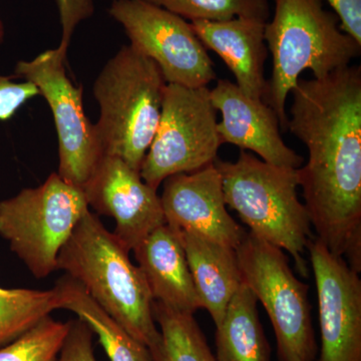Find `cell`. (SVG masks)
Instances as JSON below:
<instances>
[{"label":"cell","instance_id":"6da1fadb","mask_svg":"<svg viewBox=\"0 0 361 361\" xmlns=\"http://www.w3.org/2000/svg\"><path fill=\"white\" fill-rule=\"evenodd\" d=\"M287 130L308 152L298 173L316 238L361 272V68L299 80Z\"/></svg>","mask_w":361,"mask_h":361},{"label":"cell","instance_id":"7a4b0ae2","mask_svg":"<svg viewBox=\"0 0 361 361\" xmlns=\"http://www.w3.org/2000/svg\"><path fill=\"white\" fill-rule=\"evenodd\" d=\"M129 253L89 210L59 251L56 266L82 285L130 336L153 350L161 341L153 297Z\"/></svg>","mask_w":361,"mask_h":361},{"label":"cell","instance_id":"3957f363","mask_svg":"<svg viewBox=\"0 0 361 361\" xmlns=\"http://www.w3.org/2000/svg\"><path fill=\"white\" fill-rule=\"evenodd\" d=\"M274 13L265 23V42L272 56V75L263 101L274 110L287 130V97L304 71L326 77L350 66L361 44L341 28L337 16L324 8V0H273Z\"/></svg>","mask_w":361,"mask_h":361},{"label":"cell","instance_id":"277c9868","mask_svg":"<svg viewBox=\"0 0 361 361\" xmlns=\"http://www.w3.org/2000/svg\"><path fill=\"white\" fill-rule=\"evenodd\" d=\"M166 85L155 61L130 44L109 59L94 85L99 106L94 126L104 156L140 172L158 129Z\"/></svg>","mask_w":361,"mask_h":361},{"label":"cell","instance_id":"5b68a950","mask_svg":"<svg viewBox=\"0 0 361 361\" xmlns=\"http://www.w3.org/2000/svg\"><path fill=\"white\" fill-rule=\"evenodd\" d=\"M222 178L226 205L238 213L252 234L288 252L302 276L311 234L310 215L299 200L297 169L278 167L241 149L235 161H214Z\"/></svg>","mask_w":361,"mask_h":361},{"label":"cell","instance_id":"8992f818","mask_svg":"<svg viewBox=\"0 0 361 361\" xmlns=\"http://www.w3.org/2000/svg\"><path fill=\"white\" fill-rule=\"evenodd\" d=\"M84 190L52 173L37 188L0 202V236L35 278L58 270L59 251L87 211Z\"/></svg>","mask_w":361,"mask_h":361},{"label":"cell","instance_id":"52a82bcc","mask_svg":"<svg viewBox=\"0 0 361 361\" xmlns=\"http://www.w3.org/2000/svg\"><path fill=\"white\" fill-rule=\"evenodd\" d=\"M243 283L272 323L279 361H315L308 286L297 279L282 249L245 233L235 248Z\"/></svg>","mask_w":361,"mask_h":361},{"label":"cell","instance_id":"ba28073f","mask_svg":"<svg viewBox=\"0 0 361 361\" xmlns=\"http://www.w3.org/2000/svg\"><path fill=\"white\" fill-rule=\"evenodd\" d=\"M208 87L167 84L160 122L140 174L154 189L171 176L193 173L217 160L222 146Z\"/></svg>","mask_w":361,"mask_h":361},{"label":"cell","instance_id":"9c48e42d","mask_svg":"<svg viewBox=\"0 0 361 361\" xmlns=\"http://www.w3.org/2000/svg\"><path fill=\"white\" fill-rule=\"evenodd\" d=\"M66 54L59 47L47 49L32 61H18L14 73L35 85L51 108L59 140L58 174L84 190L104 154L96 126L85 113L84 90L66 75Z\"/></svg>","mask_w":361,"mask_h":361},{"label":"cell","instance_id":"30bf717a","mask_svg":"<svg viewBox=\"0 0 361 361\" xmlns=\"http://www.w3.org/2000/svg\"><path fill=\"white\" fill-rule=\"evenodd\" d=\"M109 13L167 84L200 87L216 80L213 61L190 21L144 0H114Z\"/></svg>","mask_w":361,"mask_h":361},{"label":"cell","instance_id":"8fae6325","mask_svg":"<svg viewBox=\"0 0 361 361\" xmlns=\"http://www.w3.org/2000/svg\"><path fill=\"white\" fill-rule=\"evenodd\" d=\"M319 311L322 348L318 361H361V280L345 259L317 238L310 240Z\"/></svg>","mask_w":361,"mask_h":361},{"label":"cell","instance_id":"7c38bea8","mask_svg":"<svg viewBox=\"0 0 361 361\" xmlns=\"http://www.w3.org/2000/svg\"><path fill=\"white\" fill-rule=\"evenodd\" d=\"M89 207L116 221L114 234L127 251L167 224L161 197L139 171L116 157L104 156L84 188Z\"/></svg>","mask_w":361,"mask_h":361},{"label":"cell","instance_id":"4fadbf2b","mask_svg":"<svg viewBox=\"0 0 361 361\" xmlns=\"http://www.w3.org/2000/svg\"><path fill=\"white\" fill-rule=\"evenodd\" d=\"M163 183L161 202L170 227L231 248L239 245L246 232L226 208L222 178L215 163L196 172L171 176Z\"/></svg>","mask_w":361,"mask_h":361},{"label":"cell","instance_id":"5bb4252c","mask_svg":"<svg viewBox=\"0 0 361 361\" xmlns=\"http://www.w3.org/2000/svg\"><path fill=\"white\" fill-rule=\"evenodd\" d=\"M210 97L222 115L217 126L222 144L253 152L278 167L299 169L303 165V157L285 144L276 114L264 101L247 96L229 80H218L210 90Z\"/></svg>","mask_w":361,"mask_h":361},{"label":"cell","instance_id":"9a60e30c","mask_svg":"<svg viewBox=\"0 0 361 361\" xmlns=\"http://www.w3.org/2000/svg\"><path fill=\"white\" fill-rule=\"evenodd\" d=\"M265 23L244 18L191 23L207 51L211 49L223 59L239 89L252 99L262 101L267 92L265 63L269 54Z\"/></svg>","mask_w":361,"mask_h":361},{"label":"cell","instance_id":"2e32d148","mask_svg":"<svg viewBox=\"0 0 361 361\" xmlns=\"http://www.w3.org/2000/svg\"><path fill=\"white\" fill-rule=\"evenodd\" d=\"M133 252L154 301L189 314L200 310L186 254L175 229L160 226Z\"/></svg>","mask_w":361,"mask_h":361},{"label":"cell","instance_id":"e0dca14e","mask_svg":"<svg viewBox=\"0 0 361 361\" xmlns=\"http://www.w3.org/2000/svg\"><path fill=\"white\" fill-rule=\"evenodd\" d=\"M176 232L186 254L201 308L208 311L218 326L228 304L243 283L236 252L194 233Z\"/></svg>","mask_w":361,"mask_h":361},{"label":"cell","instance_id":"ac0fdd59","mask_svg":"<svg viewBox=\"0 0 361 361\" xmlns=\"http://www.w3.org/2000/svg\"><path fill=\"white\" fill-rule=\"evenodd\" d=\"M257 303L250 288L242 283L216 326V361H271Z\"/></svg>","mask_w":361,"mask_h":361},{"label":"cell","instance_id":"d6986e66","mask_svg":"<svg viewBox=\"0 0 361 361\" xmlns=\"http://www.w3.org/2000/svg\"><path fill=\"white\" fill-rule=\"evenodd\" d=\"M61 296V310L75 313L99 337L110 361H154L151 351L123 329L68 274L54 285Z\"/></svg>","mask_w":361,"mask_h":361},{"label":"cell","instance_id":"ffe728a7","mask_svg":"<svg viewBox=\"0 0 361 361\" xmlns=\"http://www.w3.org/2000/svg\"><path fill=\"white\" fill-rule=\"evenodd\" d=\"M161 341L151 351L154 361H216L194 314L179 312L153 301Z\"/></svg>","mask_w":361,"mask_h":361},{"label":"cell","instance_id":"44dd1931","mask_svg":"<svg viewBox=\"0 0 361 361\" xmlns=\"http://www.w3.org/2000/svg\"><path fill=\"white\" fill-rule=\"evenodd\" d=\"M56 310H61V296L56 287L49 290L0 287V348Z\"/></svg>","mask_w":361,"mask_h":361},{"label":"cell","instance_id":"7402d4cb","mask_svg":"<svg viewBox=\"0 0 361 361\" xmlns=\"http://www.w3.org/2000/svg\"><path fill=\"white\" fill-rule=\"evenodd\" d=\"M180 16L190 23L223 21L235 18L267 23L271 18L269 0H144Z\"/></svg>","mask_w":361,"mask_h":361},{"label":"cell","instance_id":"603a6c76","mask_svg":"<svg viewBox=\"0 0 361 361\" xmlns=\"http://www.w3.org/2000/svg\"><path fill=\"white\" fill-rule=\"evenodd\" d=\"M70 327L71 320L63 322L47 316L0 348V361H56Z\"/></svg>","mask_w":361,"mask_h":361},{"label":"cell","instance_id":"cb8c5ba5","mask_svg":"<svg viewBox=\"0 0 361 361\" xmlns=\"http://www.w3.org/2000/svg\"><path fill=\"white\" fill-rule=\"evenodd\" d=\"M94 332L87 323L71 320V327L56 361H97L94 356Z\"/></svg>","mask_w":361,"mask_h":361},{"label":"cell","instance_id":"d4e9b609","mask_svg":"<svg viewBox=\"0 0 361 361\" xmlns=\"http://www.w3.org/2000/svg\"><path fill=\"white\" fill-rule=\"evenodd\" d=\"M37 96L39 90L32 82H14L11 77L0 75V121H8L26 102Z\"/></svg>","mask_w":361,"mask_h":361},{"label":"cell","instance_id":"484cf974","mask_svg":"<svg viewBox=\"0 0 361 361\" xmlns=\"http://www.w3.org/2000/svg\"><path fill=\"white\" fill-rule=\"evenodd\" d=\"M56 4L63 30L59 47L68 51L75 28L94 14V4L92 0H56Z\"/></svg>","mask_w":361,"mask_h":361},{"label":"cell","instance_id":"4316f807","mask_svg":"<svg viewBox=\"0 0 361 361\" xmlns=\"http://www.w3.org/2000/svg\"><path fill=\"white\" fill-rule=\"evenodd\" d=\"M341 21V28L361 44V0H326Z\"/></svg>","mask_w":361,"mask_h":361},{"label":"cell","instance_id":"83f0119b","mask_svg":"<svg viewBox=\"0 0 361 361\" xmlns=\"http://www.w3.org/2000/svg\"><path fill=\"white\" fill-rule=\"evenodd\" d=\"M4 35H6V30H4V23L0 20V44L4 42Z\"/></svg>","mask_w":361,"mask_h":361}]
</instances>
